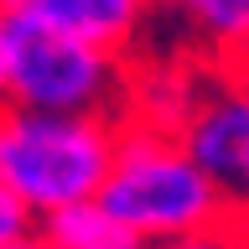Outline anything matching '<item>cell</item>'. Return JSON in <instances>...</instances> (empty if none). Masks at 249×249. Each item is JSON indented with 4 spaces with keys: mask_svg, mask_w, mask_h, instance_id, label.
<instances>
[{
    "mask_svg": "<svg viewBox=\"0 0 249 249\" xmlns=\"http://www.w3.org/2000/svg\"><path fill=\"white\" fill-rule=\"evenodd\" d=\"M114 114H57V109L0 104V187L31 218L99 192L114 156Z\"/></svg>",
    "mask_w": 249,
    "mask_h": 249,
    "instance_id": "6da1fadb",
    "label": "cell"
},
{
    "mask_svg": "<svg viewBox=\"0 0 249 249\" xmlns=\"http://www.w3.org/2000/svg\"><path fill=\"white\" fill-rule=\"evenodd\" d=\"M93 197L145 244H166L197 229L233 223L218 187L197 171L182 140L161 135V130H140V124H120L109 171Z\"/></svg>",
    "mask_w": 249,
    "mask_h": 249,
    "instance_id": "7a4b0ae2",
    "label": "cell"
},
{
    "mask_svg": "<svg viewBox=\"0 0 249 249\" xmlns=\"http://www.w3.org/2000/svg\"><path fill=\"white\" fill-rule=\"evenodd\" d=\"M124 57L52 31L26 11H5V99L57 114H114Z\"/></svg>",
    "mask_w": 249,
    "mask_h": 249,
    "instance_id": "3957f363",
    "label": "cell"
},
{
    "mask_svg": "<svg viewBox=\"0 0 249 249\" xmlns=\"http://www.w3.org/2000/svg\"><path fill=\"white\" fill-rule=\"evenodd\" d=\"M177 140L197 161V171L218 187L229 218L249 229V89L233 73L213 68Z\"/></svg>",
    "mask_w": 249,
    "mask_h": 249,
    "instance_id": "277c9868",
    "label": "cell"
},
{
    "mask_svg": "<svg viewBox=\"0 0 249 249\" xmlns=\"http://www.w3.org/2000/svg\"><path fill=\"white\" fill-rule=\"evenodd\" d=\"M208 62L192 57L187 47H166V52H145L135 47L124 57L120 73V99H114V120L120 124H140V130H161L177 135L197 104L202 83H208Z\"/></svg>",
    "mask_w": 249,
    "mask_h": 249,
    "instance_id": "5b68a950",
    "label": "cell"
},
{
    "mask_svg": "<svg viewBox=\"0 0 249 249\" xmlns=\"http://www.w3.org/2000/svg\"><path fill=\"white\" fill-rule=\"evenodd\" d=\"M5 11H26L52 31H68L89 47L130 57L145 42V26L156 21V0H11Z\"/></svg>",
    "mask_w": 249,
    "mask_h": 249,
    "instance_id": "8992f818",
    "label": "cell"
},
{
    "mask_svg": "<svg viewBox=\"0 0 249 249\" xmlns=\"http://www.w3.org/2000/svg\"><path fill=\"white\" fill-rule=\"evenodd\" d=\"M156 16H166L187 31V52L208 68H239L249 52V0H156Z\"/></svg>",
    "mask_w": 249,
    "mask_h": 249,
    "instance_id": "52a82bcc",
    "label": "cell"
},
{
    "mask_svg": "<svg viewBox=\"0 0 249 249\" xmlns=\"http://www.w3.org/2000/svg\"><path fill=\"white\" fill-rule=\"evenodd\" d=\"M36 229H42L57 249H151L135 229H124L99 197L68 202V208H57V213L36 218Z\"/></svg>",
    "mask_w": 249,
    "mask_h": 249,
    "instance_id": "ba28073f",
    "label": "cell"
},
{
    "mask_svg": "<svg viewBox=\"0 0 249 249\" xmlns=\"http://www.w3.org/2000/svg\"><path fill=\"white\" fill-rule=\"evenodd\" d=\"M151 249H244V229L218 223V229H197V233H182V239H166V244H151Z\"/></svg>",
    "mask_w": 249,
    "mask_h": 249,
    "instance_id": "9c48e42d",
    "label": "cell"
},
{
    "mask_svg": "<svg viewBox=\"0 0 249 249\" xmlns=\"http://www.w3.org/2000/svg\"><path fill=\"white\" fill-rule=\"evenodd\" d=\"M31 223H36V218H31L26 208L5 192V187H0V244H5V239H16V233H26Z\"/></svg>",
    "mask_w": 249,
    "mask_h": 249,
    "instance_id": "30bf717a",
    "label": "cell"
},
{
    "mask_svg": "<svg viewBox=\"0 0 249 249\" xmlns=\"http://www.w3.org/2000/svg\"><path fill=\"white\" fill-rule=\"evenodd\" d=\"M0 249H57V244H52V239H47V233L36 229V223H31L26 233H16V239H5Z\"/></svg>",
    "mask_w": 249,
    "mask_h": 249,
    "instance_id": "8fae6325",
    "label": "cell"
},
{
    "mask_svg": "<svg viewBox=\"0 0 249 249\" xmlns=\"http://www.w3.org/2000/svg\"><path fill=\"white\" fill-rule=\"evenodd\" d=\"M0 99H5V11H0Z\"/></svg>",
    "mask_w": 249,
    "mask_h": 249,
    "instance_id": "7c38bea8",
    "label": "cell"
},
{
    "mask_svg": "<svg viewBox=\"0 0 249 249\" xmlns=\"http://www.w3.org/2000/svg\"><path fill=\"white\" fill-rule=\"evenodd\" d=\"M229 73H233V78H239V83H244V89H249V52H244V57H239V68H229Z\"/></svg>",
    "mask_w": 249,
    "mask_h": 249,
    "instance_id": "4fadbf2b",
    "label": "cell"
},
{
    "mask_svg": "<svg viewBox=\"0 0 249 249\" xmlns=\"http://www.w3.org/2000/svg\"><path fill=\"white\" fill-rule=\"evenodd\" d=\"M244 249H249V229H244Z\"/></svg>",
    "mask_w": 249,
    "mask_h": 249,
    "instance_id": "5bb4252c",
    "label": "cell"
}]
</instances>
